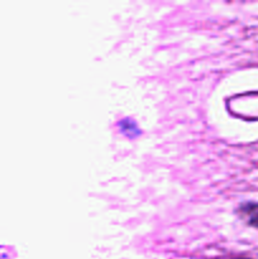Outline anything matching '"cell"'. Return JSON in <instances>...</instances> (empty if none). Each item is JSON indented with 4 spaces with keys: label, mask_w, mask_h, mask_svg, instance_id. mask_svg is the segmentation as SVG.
<instances>
[{
    "label": "cell",
    "mask_w": 258,
    "mask_h": 259,
    "mask_svg": "<svg viewBox=\"0 0 258 259\" xmlns=\"http://www.w3.org/2000/svg\"><path fill=\"white\" fill-rule=\"evenodd\" d=\"M242 211L248 218V222L258 228V204H248L242 207Z\"/></svg>",
    "instance_id": "obj_1"
}]
</instances>
